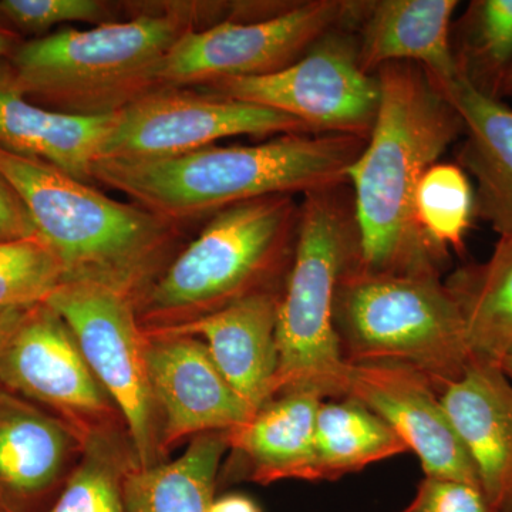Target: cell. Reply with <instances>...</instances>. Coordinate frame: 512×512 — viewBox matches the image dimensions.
Wrapping results in <instances>:
<instances>
[{
  "instance_id": "6da1fadb",
  "label": "cell",
  "mask_w": 512,
  "mask_h": 512,
  "mask_svg": "<svg viewBox=\"0 0 512 512\" xmlns=\"http://www.w3.org/2000/svg\"><path fill=\"white\" fill-rule=\"evenodd\" d=\"M380 103L366 146L348 170L357 232V266L370 274L439 275L448 252L416 220L423 175L463 136V120L423 67L390 63L376 72Z\"/></svg>"
},
{
  "instance_id": "7a4b0ae2",
  "label": "cell",
  "mask_w": 512,
  "mask_h": 512,
  "mask_svg": "<svg viewBox=\"0 0 512 512\" xmlns=\"http://www.w3.org/2000/svg\"><path fill=\"white\" fill-rule=\"evenodd\" d=\"M365 138L282 134L249 146H208L157 160H99L93 181L175 225L269 195L309 194L348 184Z\"/></svg>"
},
{
  "instance_id": "3957f363",
  "label": "cell",
  "mask_w": 512,
  "mask_h": 512,
  "mask_svg": "<svg viewBox=\"0 0 512 512\" xmlns=\"http://www.w3.org/2000/svg\"><path fill=\"white\" fill-rule=\"evenodd\" d=\"M0 177L59 259L64 282L109 286L136 303L181 251L180 225L36 158L0 147Z\"/></svg>"
},
{
  "instance_id": "277c9868",
  "label": "cell",
  "mask_w": 512,
  "mask_h": 512,
  "mask_svg": "<svg viewBox=\"0 0 512 512\" xmlns=\"http://www.w3.org/2000/svg\"><path fill=\"white\" fill-rule=\"evenodd\" d=\"M211 6L170 3L128 20L22 42L3 82L45 109L109 116L163 89L157 70Z\"/></svg>"
},
{
  "instance_id": "5b68a950",
  "label": "cell",
  "mask_w": 512,
  "mask_h": 512,
  "mask_svg": "<svg viewBox=\"0 0 512 512\" xmlns=\"http://www.w3.org/2000/svg\"><path fill=\"white\" fill-rule=\"evenodd\" d=\"M299 208L295 195H269L211 217L136 302L143 332L190 325L255 293L284 288Z\"/></svg>"
},
{
  "instance_id": "8992f818",
  "label": "cell",
  "mask_w": 512,
  "mask_h": 512,
  "mask_svg": "<svg viewBox=\"0 0 512 512\" xmlns=\"http://www.w3.org/2000/svg\"><path fill=\"white\" fill-rule=\"evenodd\" d=\"M298 238L278 309L275 393L308 390L320 399L348 394L350 365L335 328L336 291L359 261L349 184L302 195Z\"/></svg>"
},
{
  "instance_id": "52a82bcc",
  "label": "cell",
  "mask_w": 512,
  "mask_h": 512,
  "mask_svg": "<svg viewBox=\"0 0 512 512\" xmlns=\"http://www.w3.org/2000/svg\"><path fill=\"white\" fill-rule=\"evenodd\" d=\"M335 328L348 365L409 366L439 394L474 359L463 313L439 275L370 274L356 262L336 291Z\"/></svg>"
},
{
  "instance_id": "ba28073f",
  "label": "cell",
  "mask_w": 512,
  "mask_h": 512,
  "mask_svg": "<svg viewBox=\"0 0 512 512\" xmlns=\"http://www.w3.org/2000/svg\"><path fill=\"white\" fill-rule=\"evenodd\" d=\"M195 89L279 111L303 124L309 134L365 140L375 126L380 103L379 79L360 66L355 16L285 69Z\"/></svg>"
},
{
  "instance_id": "9c48e42d",
  "label": "cell",
  "mask_w": 512,
  "mask_h": 512,
  "mask_svg": "<svg viewBox=\"0 0 512 512\" xmlns=\"http://www.w3.org/2000/svg\"><path fill=\"white\" fill-rule=\"evenodd\" d=\"M64 319L84 360L126 423L138 467L167 461L136 303L94 282H63L46 301Z\"/></svg>"
},
{
  "instance_id": "30bf717a",
  "label": "cell",
  "mask_w": 512,
  "mask_h": 512,
  "mask_svg": "<svg viewBox=\"0 0 512 512\" xmlns=\"http://www.w3.org/2000/svg\"><path fill=\"white\" fill-rule=\"evenodd\" d=\"M0 386L60 417L86 440L127 430L72 330L47 302L0 315Z\"/></svg>"
},
{
  "instance_id": "8fae6325",
  "label": "cell",
  "mask_w": 512,
  "mask_h": 512,
  "mask_svg": "<svg viewBox=\"0 0 512 512\" xmlns=\"http://www.w3.org/2000/svg\"><path fill=\"white\" fill-rule=\"evenodd\" d=\"M356 2L311 0L269 18L222 20L180 37L157 70L163 87H201L231 77L264 76L301 59L353 18Z\"/></svg>"
},
{
  "instance_id": "7c38bea8",
  "label": "cell",
  "mask_w": 512,
  "mask_h": 512,
  "mask_svg": "<svg viewBox=\"0 0 512 512\" xmlns=\"http://www.w3.org/2000/svg\"><path fill=\"white\" fill-rule=\"evenodd\" d=\"M308 133L279 111L195 89L164 87L116 114L100 160L181 156L237 136Z\"/></svg>"
},
{
  "instance_id": "4fadbf2b",
  "label": "cell",
  "mask_w": 512,
  "mask_h": 512,
  "mask_svg": "<svg viewBox=\"0 0 512 512\" xmlns=\"http://www.w3.org/2000/svg\"><path fill=\"white\" fill-rule=\"evenodd\" d=\"M144 335L165 458L184 441L211 431L239 429L251 419L254 413L221 375L201 339L173 333Z\"/></svg>"
},
{
  "instance_id": "5bb4252c",
  "label": "cell",
  "mask_w": 512,
  "mask_h": 512,
  "mask_svg": "<svg viewBox=\"0 0 512 512\" xmlns=\"http://www.w3.org/2000/svg\"><path fill=\"white\" fill-rule=\"evenodd\" d=\"M346 397L372 410L399 434L419 458L424 476L480 487L476 468L426 376L394 363L350 365Z\"/></svg>"
},
{
  "instance_id": "9a60e30c",
  "label": "cell",
  "mask_w": 512,
  "mask_h": 512,
  "mask_svg": "<svg viewBox=\"0 0 512 512\" xmlns=\"http://www.w3.org/2000/svg\"><path fill=\"white\" fill-rule=\"evenodd\" d=\"M84 447L66 421L0 386V512L49 510Z\"/></svg>"
},
{
  "instance_id": "2e32d148",
  "label": "cell",
  "mask_w": 512,
  "mask_h": 512,
  "mask_svg": "<svg viewBox=\"0 0 512 512\" xmlns=\"http://www.w3.org/2000/svg\"><path fill=\"white\" fill-rule=\"evenodd\" d=\"M325 400L308 390L276 394L251 419L228 433V457L218 487L284 480L319 481L316 466V417Z\"/></svg>"
},
{
  "instance_id": "e0dca14e",
  "label": "cell",
  "mask_w": 512,
  "mask_h": 512,
  "mask_svg": "<svg viewBox=\"0 0 512 512\" xmlns=\"http://www.w3.org/2000/svg\"><path fill=\"white\" fill-rule=\"evenodd\" d=\"M451 426L500 512H512V380L501 363L477 359L440 394Z\"/></svg>"
},
{
  "instance_id": "ac0fdd59",
  "label": "cell",
  "mask_w": 512,
  "mask_h": 512,
  "mask_svg": "<svg viewBox=\"0 0 512 512\" xmlns=\"http://www.w3.org/2000/svg\"><path fill=\"white\" fill-rule=\"evenodd\" d=\"M282 291L255 293L190 325L151 333L201 339L229 386L255 413L275 393L276 323Z\"/></svg>"
},
{
  "instance_id": "d6986e66",
  "label": "cell",
  "mask_w": 512,
  "mask_h": 512,
  "mask_svg": "<svg viewBox=\"0 0 512 512\" xmlns=\"http://www.w3.org/2000/svg\"><path fill=\"white\" fill-rule=\"evenodd\" d=\"M456 0L357 2L355 33L360 66L376 74L390 63H413L433 79L458 76L451 19Z\"/></svg>"
},
{
  "instance_id": "ffe728a7",
  "label": "cell",
  "mask_w": 512,
  "mask_h": 512,
  "mask_svg": "<svg viewBox=\"0 0 512 512\" xmlns=\"http://www.w3.org/2000/svg\"><path fill=\"white\" fill-rule=\"evenodd\" d=\"M430 80L463 120L458 164L476 178L474 212L500 237L512 235L511 107L498 97L478 92L460 74Z\"/></svg>"
},
{
  "instance_id": "44dd1931",
  "label": "cell",
  "mask_w": 512,
  "mask_h": 512,
  "mask_svg": "<svg viewBox=\"0 0 512 512\" xmlns=\"http://www.w3.org/2000/svg\"><path fill=\"white\" fill-rule=\"evenodd\" d=\"M117 114V113H116ZM116 114L74 116L32 103L0 79V147L92 184Z\"/></svg>"
},
{
  "instance_id": "7402d4cb",
  "label": "cell",
  "mask_w": 512,
  "mask_h": 512,
  "mask_svg": "<svg viewBox=\"0 0 512 512\" xmlns=\"http://www.w3.org/2000/svg\"><path fill=\"white\" fill-rule=\"evenodd\" d=\"M229 431L200 434L184 453L156 466H134L124 483L126 512H210L228 453Z\"/></svg>"
},
{
  "instance_id": "603a6c76",
  "label": "cell",
  "mask_w": 512,
  "mask_h": 512,
  "mask_svg": "<svg viewBox=\"0 0 512 512\" xmlns=\"http://www.w3.org/2000/svg\"><path fill=\"white\" fill-rule=\"evenodd\" d=\"M446 285L463 313L477 359L500 363L512 353V235L498 239L481 264L457 269Z\"/></svg>"
},
{
  "instance_id": "cb8c5ba5",
  "label": "cell",
  "mask_w": 512,
  "mask_h": 512,
  "mask_svg": "<svg viewBox=\"0 0 512 512\" xmlns=\"http://www.w3.org/2000/svg\"><path fill=\"white\" fill-rule=\"evenodd\" d=\"M315 444L319 481L339 480L410 451L386 421L348 397L320 404Z\"/></svg>"
},
{
  "instance_id": "d4e9b609",
  "label": "cell",
  "mask_w": 512,
  "mask_h": 512,
  "mask_svg": "<svg viewBox=\"0 0 512 512\" xmlns=\"http://www.w3.org/2000/svg\"><path fill=\"white\" fill-rule=\"evenodd\" d=\"M458 74L478 92L500 99L512 64V0H474L451 42Z\"/></svg>"
},
{
  "instance_id": "484cf974",
  "label": "cell",
  "mask_w": 512,
  "mask_h": 512,
  "mask_svg": "<svg viewBox=\"0 0 512 512\" xmlns=\"http://www.w3.org/2000/svg\"><path fill=\"white\" fill-rule=\"evenodd\" d=\"M138 466L126 429L94 434L86 440L74 468L55 503L45 512H126L124 483Z\"/></svg>"
},
{
  "instance_id": "4316f807",
  "label": "cell",
  "mask_w": 512,
  "mask_h": 512,
  "mask_svg": "<svg viewBox=\"0 0 512 512\" xmlns=\"http://www.w3.org/2000/svg\"><path fill=\"white\" fill-rule=\"evenodd\" d=\"M417 224L431 244L461 251L474 212V191L456 164H434L421 178L414 200Z\"/></svg>"
},
{
  "instance_id": "83f0119b",
  "label": "cell",
  "mask_w": 512,
  "mask_h": 512,
  "mask_svg": "<svg viewBox=\"0 0 512 512\" xmlns=\"http://www.w3.org/2000/svg\"><path fill=\"white\" fill-rule=\"evenodd\" d=\"M63 282L59 259L39 235L0 241V315L46 302Z\"/></svg>"
},
{
  "instance_id": "f1b7e54d",
  "label": "cell",
  "mask_w": 512,
  "mask_h": 512,
  "mask_svg": "<svg viewBox=\"0 0 512 512\" xmlns=\"http://www.w3.org/2000/svg\"><path fill=\"white\" fill-rule=\"evenodd\" d=\"M0 16L13 28L32 33L62 23L100 26L119 22L113 3L103 0H0Z\"/></svg>"
},
{
  "instance_id": "f546056e",
  "label": "cell",
  "mask_w": 512,
  "mask_h": 512,
  "mask_svg": "<svg viewBox=\"0 0 512 512\" xmlns=\"http://www.w3.org/2000/svg\"><path fill=\"white\" fill-rule=\"evenodd\" d=\"M399 512H500L476 484L424 476L412 503Z\"/></svg>"
},
{
  "instance_id": "4dcf8cb0",
  "label": "cell",
  "mask_w": 512,
  "mask_h": 512,
  "mask_svg": "<svg viewBox=\"0 0 512 512\" xmlns=\"http://www.w3.org/2000/svg\"><path fill=\"white\" fill-rule=\"evenodd\" d=\"M37 235L28 211L16 192L0 177V241Z\"/></svg>"
},
{
  "instance_id": "1f68e13d",
  "label": "cell",
  "mask_w": 512,
  "mask_h": 512,
  "mask_svg": "<svg viewBox=\"0 0 512 512\" xmlns=\"http://www.w3.org/2000/svg\"><path fill=\"white\" fill-rule=\"evenodd\" d=\"M210 512H262L259 505L241 494L222 495L215 498Z\"/></svg>"
},
{
  "instance_id": "d6a6232c",
  "label": "cell",
  "mask_w": 512,
  "mask_h": 512,
  "mask_svg": "<svg viewBox=\"0 0 512 512\" xmlns=\"http://www.w3.org/2000/svg\"><path fill=\"white\" fill-rule=\"evenodd\" d=\"M22 43L18 30L13 29L5 19L0 16V64L10 60L15 50Z\"/></svg>"
},
{
  "instance_id": "836d02e7",
  "label": "cell",
  "mask_w": 512,
  "mask_h": 512,
  "mask_svg": "<svg viewBox=\"0 0 512 512\" xmlns=\"http://www.w3.org/2000/svg\"><path fill=\"white\" fill-rule=\"evenodd\" d=\"M501 96H511L512 97V64L510 69H508L507 74H505L503 83H501L500 87V99Z\"/></svg>"
},
{
  "instance_id": "e575fe53",
  "label": "cell",
  "mask_w": 512,
  "mask_h": 512,
  "mask_svg": "<svg viewBox=\"0 0 512 512\" xmlns=\"http://www.w3.org/2000/svg\"><path fill=\"white\" fill-rule=\"evenodd\" d=\"M500 363L501 366H503L504 372L507 373V375L510 376V379L512 380V353L511 355L504 357Z\"/></svg>"
}]
</instances>
